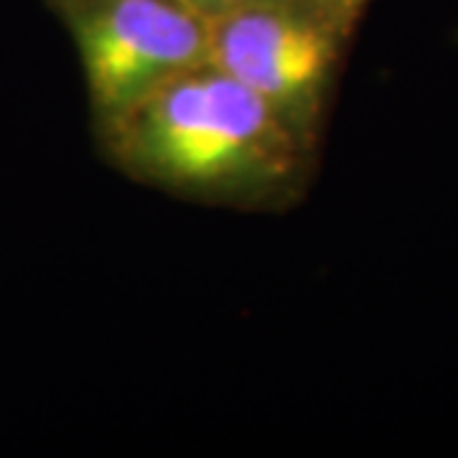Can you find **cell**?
I'll list each match as a JSON object with an SVG mask.
<instances>
[{"label":"cell","instance_id":"1","mask_svg":"<svg viewBox=\"0 0 458 458\" xmlns=\"http://www.w3.org/2000/svg\"><path fill=\"white\" fill-rule=\"evenodd\" d=\"M92 131L123 176L207 207L285 209L303 199L316 171L318 143L212 64Z\"/></svg>","mask_w":458,"mask_h":458},{"label":"cell","instance_id":"2","mask_svg":"<svg viewBox=\"0 0 458 458\" xmlns=\"http://www.w3.org/2000/svg\"><path fill=\"white\" fill-rule=\"evenodd\" d=\"M361 18L328 0H267L209 21V64L321 143L344 54Z\"/></svg>","mask_w":458,"mask_h":458},{"label":"cell","instance_id":"3","mask_svg":"<svg viewBox=\"0 0 458 458\" xmlns=\"http://www.w3.org/2000/svg\"><path fill=\"white\" fill-rule=\"evenodd\" d=\"M59 18L80 54L92 128L209 64V21L179 0H74Z\"/></svg>","mask_w":458,"mask_h":458},{"label":"cell","instance_id":"4","mask_svg":"<svg viewBox=\"0 0 458 458\" xmlns=\"http://www.w3.org/2000/svg\"><path fill=\"white\" fill-rule=\"evenodd\" d=\"M181 5H186L189 11H194L207 21H214L219 16H227L232 11H240L247 5H258V3H267V0H179ZM331 3V0H328ZM336 5V3H334ZM342 8V5H339Z\"/></svg>","mask_w":458,"mask_h":458},{"label":"cell","instance_id":"5","mask_svg":"<svg viewBox=\"0 0 458 458\" xmlns=\"http://www.w3.org/2000/svg\"><path fill=\"white\" fill-rule=\"evenodd\" d=\"M331 3L342 5L344 11L354 13V16H357V18L364 16V11H367V5H369V0H331Z\"/></svg>","mask_w":458,"mask_h":458},{"label":"cell","instance_id":"6","mask_svg":"<svg viewBox=\"0 0 458 458\" xmlns=\"http://www.w3.org/2000/svg\"><path fill=\"white\" fill-rule=\"evenodd\" d=\"M44 3H47V5H49L51 11H54V13H56V16H59V13H62V11H64L66 5H72V3H74V0H44Z\"/></svg>","mask_w":458,"mask_h":458}]
</instances>
